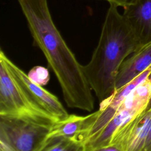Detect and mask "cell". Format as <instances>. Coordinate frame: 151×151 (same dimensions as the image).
<instances>
[{
  "label": "cell",
  "instance_id": "cell-1",
  "mask_svg": "<svg viewBox=\"0 0 151 151\" xmlns=\"http://www.w3.org/2000/svg\"><path fill=\"white\" fill-rule=\"evenodd\" d=\"M27 22L34 46L44 54L68 107L91 111L92 90L81 65L54 24L47 0H18Z\"/></svg>",
  "mask_w": 151,
  "mask_h": 151
},
{
  "label": "cell",
  "instance_id": "cell-2",
  "mask_svg": "<svg viewBox=\"0 0 151 151\" xmlns=\"http://www.w3.org/2000/svg\"><path fill=\"white\" fill-rule=\"evenodd\" d=\"M109 4L98 44L89 62L83 65L90 87L100 101L114 92L123 61L141 47L132 28L119 13V6Z\"/></svg>",
  "mask_w": 151,
  "mask_h": 151
},
{
  "label": "cell",
  "instance_id": "cell-3",
  "mask_svg": "<svg viewBox=\"0 0 151 151\" xmlns=\"http://www.w3.org/2000/svg\"><path fill=\"white\" fill-rule=\"evenodd\" d=\"M51 126L27 117L0 116V150L41 151Z\"/></svg>",
  "mask_w": 151,
  "mask_h": 151
},
{
  "label": "cell",
  "instance_id": "cell-4",
  "mask_svg": "<svg viewBox=\"0 0 151 151\" xmlns=\"http://www.w3.org/2000/svg\"><path fill=\"white\" fill-rule=\"evenodd\" d=\"M0 116L27 117L52 125L58 120L33 102L13 80L0 60Z\"/></svg>",
  "mask_w": 151,
  "mask_h": 151
},
{
  "label": "cell",
  "instance_id": "cell-5",
  "mask_svg": "<svg viewBox=\"0 0 151 151\" xmlns=\"http://www.w3.org/2000/svg\"><path fill=\"white\" fill-rule=\"evenodd\" d=\"M151 99V81L147 78L117 107L114 116L100 133L84 147L85 151H101L109 145L116 129L144 110Z\"/></svg>",
  "mask_w": 151,
  "mask_h": 151
},
{
  "label": "cell",
  "instance_id": "cell-6",
  "mask_svg": "<svg viewBox=\"0 0 151 151\" xmlns=\"http://www.w3.org/2000/svg\"><path fill=\"white\" fill-rule=\"evenodd\" d=\"M0 60L4 63L13 80L33 102L44 108L58 120L69 115L55 95L45 90L42 86L33 82L27 74L6 56L2 50H0Z\"/></svg>",
  "mask_w": 151,
  "mask_h": 151
},
{
  "label": "cell",
  "instance_id": "cell-7",
  "mask_svg": "<svg viewBox=\"0 0 151 151\" xmlns=\"http://www.w3.org/2000/svg\"><path fill=\"white\" fill-rule=\"evenodd\" d=\"M150 124L151 107L146 108L119 126L101 151H143Z\"/></svg>",
  "mask_w": 151,
  "mask_h": 151
},
{
  "label": "cell",
  "instance_id": "cell-8",
  "mask_svg": "<svg viewBox=\"0 0 151 151\" xmlns=\"http://www.w3.org/2000/svg\"><path fill=\"white\" fill-rule=\"evenodd\" d=\"M123 8V15L141 46L151 41V0H134Z\"/></svg>",
  "mask_w": 151,
  "mask_h": 151
},
{
  "label": "cell",
  "instance_id": "cell-9",
  "mask_svg": "<svg viewBox=\"0 0 151 151\" xmlns=\"http://www.w3.org/2000/svg\"><path fill=\"white\" fill-rule=\"evenodd\" d=\"M150 66L151 41L140 47L123 61L116 77L114 91L125 86Z\"/></svg>",
  "mask_w": 151,
  "mask_h": 151
},
{
  "label": "cell",
  "instance_id": "cell-10",
  "mask_svg": "<svg viewBox=\"0 0 151 151\" xmlns=\"http://www.w3.org/2000/svg\"><path fill=\"white\" fill-rule=\"evenodd\" d=\"M87 117L88 115L69 114L52 125L47 138L65 137L74 141L76 136L83 128Z\"/></svg>",
  "mask_w": 151,
  "mask_h": 151
},
{
  "label": "cell",
  "instance_id": "cell-11",
  "mask_svg": "<svg viewBox=\"0 0 151 151\" xmlns=\"http://www.w3.org/2000/svg\"><path fill=\"white\" fill-rule=\"evenodd\" d=\"M82 150L81 147L72 139L65 137L47 138L41 151Z\"/></svg>",
  "mask_w": 151,
  "mask_h": 151
},
{
  "label": "cell",
  "instance_id": "cell-12",
  "mask_svg": "<svg viewBox=\"0 0 151 151\" xmlns=\"http://www.w3.org/2000/svg\"><path fill=\"white\" fill-rule=\"evenodd\" d=\"M27 74L33 82L41 86L46 85L50 80L48 70L42 66H35Z\"/></svg>",
  "mask_w": 151,
  "mask_h": 151
},
{
  "label": "cell",
  "instance_id": "cell-13",
  "mask_svg": "<svg viewBox=\"0 0 151 151\" xmlns=\"http://www.w3.org/2000/svg\"><path fill=\"white\" fill-rule=\"evenodd\" d=\"M143 151H151V124L146 139Z\"/></svg>",
  "mask_w": 151,
  "mask_h": 151
},
{
  "label": "cell",
  "instance_id": "cell-14",
  "mask_svg": "<svg viewBox=\"0 0 151 151\" xmlns=\"http://www.w3.org/2000/svg\"><path fill=\"white\" fill-rule=\"evenodd\" d=\"M134 0H109V2H113L117 4L119 6L124 7L131 4Z\"/></svg>",
  "mask_w": 151,
  "mask_h": 151
},
{
  "label": "cell",
  "instance_id": "cell-15",
  "mask_svg": "<svg viewBox=\"0 0 151 151\" xmlns=\"http://www.w3.org/2000/svg\"><path fill=\"white\" fill-rule=\"evenodd\" d=\"M148 78L151 81V72H150V74H149V76H148ZM151 107V99H150V102H149V103L148 104V106H147V107H146V108H147V109H149V108H150Z\"/></svg>",
  "mask_w": 151,
  "mask_h": 151
},
{
  "label": "cell",
  "instance_id": "cell-16",
  "mask_svg": "<svg viewBox=\"0 0 151 151\" xmlns=\"http://www.w3.org/2000/svg\"><path fill=\"white\" fill-rule=\"evenodd\" d=\"M106 1H109V0H106Z\"/></svg>",
  "mask_w": 151,
  "mask_h": 151
}]
</instances>
